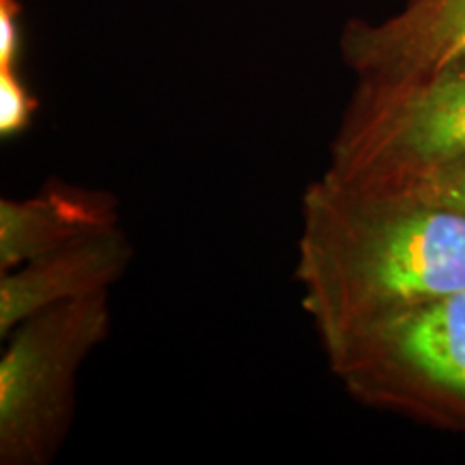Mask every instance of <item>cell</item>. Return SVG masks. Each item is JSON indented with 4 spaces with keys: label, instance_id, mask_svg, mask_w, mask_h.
Segmentation results:
<instances>
[{
    "label": "cell",
    "instance_id": "obj_1",
    "mask_svg": "<svg viewBox=\"0 0 465 465\" xmlns=\"http://www.w3.org/2000/svg\"><path fill=\"white\" fill-rule=\"evenodd\" d=\"M295 278L328 353L383 319L465 291V216L347 190L325 174L300 203Z\"/></svg>",
    "mask_w": 465,
    "mask_h": 465
},
{
    "label": "cell",
    "instance_id": "obj_2",
    "mask_svg": "<svg viewBox=\"0 0 465 465\" xmlns=\"http://www.w3.org/2000/svg\"><path fill=\"white\" fill-rule=\"evenodd\" d=\"M465 160V56L414 78L356 80L323 174L342 188L403 199Z\"/></svg>",
    "mask_w": 465,
    "mask_h": 465
},
{
    "label": "cell",
    "instance_id": "obj_3",
    "mask_svg": "<svg viewBox=\"0 0 465 465\" xmlns=\"http://www.w3.org/2000/svg\"><path fill=\"white\" fill-rule=\"evenodd\" d=\"M325 358L360 403L465 438V291L383 319Z\"/></svg>",
    "mask_w": 465,
    "mask_h": 465
},
{
    "label": "cell",
    "instance_id": "obj_4",
    "mask_svg": "<svg viewBox=\"0 0 465 465\" xmlns=\"http://www.w3.org/2000/svg\"><path fill=\"white\" fill-rule=\"evenodd\" d=\"M110 328L108 291L69 300L11 330L0 360V461L42 465L72 418L78 369Z\"/></svg>",
    "mask_w": 465,
    "mask_h": 465
},
{
    "label": "cell",
    "instance_id": "obj_5",
    "mask_svg": "<svg viewBox=\"0 0 465 465\" xmlns=\"http://www.w3.org/2000/svg\"><path fill=\"white\" fill-rule=\"evenodd\" d=\"M339 48L356 80L388 83L431 74L465 56V0H405L380 22L353 17Z\"/></svg>",
    "mask_w": 465,
    "mask_h": 465
},
{
    "label": "cell",
    "instance_id": "obj_6",
    "mask_svg": "<svg viewBox=\"0 0 465 465\" xmlns=\"http://www.w3.org/2000/svg\"><path fill=\"white\" fill-rule=\"evenodd\" d=\"M132 248L119 229L80 237L5 272L0 281V334L63 302L108 291L130 265Z\"/></svg>",
    "mask_w": 465,
    "mask_h": 465
},
{
    "label": "cell",
    "instance_id": "obj_7",
    "mask_svg": "<svg viewBox=\"0 0 465 465\" xmlns=\"http://www.w3.org/2000/svg\"><path fill=\"white\" fill-rule=\"evenodd\" d=\"M116 226L114 199L100 192L48 185L28 201L0 203V267L5 272L39 254Z\"/></svg>",
    "mask_w": 465,
    "mask_h": 465
},
{
    "label": "cell",
    "instance_id": "obj_8",
    "mask_svg": "<svg viewBox=\"0 0 465 465\" xmlns=\"http://www.w3.org/2000/svg\"><path fill=\"white\" fill-rule=\"evenodd\" d=\"M37 110V100L17 78L15 67L0 69V134L3 138L26 130Z\"/></svg>",
    "mask_w": 465,
    "mask_h": 465
},
{
    "label": "cell",
    "instance_id": "obj_9",
    "mask_svg": "<svg viewBox=\"0 0 465 465\" xmlns=\"http://www.w3.org/2000/svg\"><path fill=\"white\" fill-rule=\"evenodd\" d=\"M399 201L427 203V205L446 207L465 216V160L441 168L440 173L431 174L427 182Z\"/></svg>",
    "mask_w": 465,
    "mask_h": 465
},
{
    "label": "cell",
    "instance_id": "obj_10",
    "mask_svg": "<svg viewBox=\"0 0 465 465\" xmlns=\"http://www.w3.org/2000/svg\"><path fill=\"white\" fill-rule=\"evenodd\" d=\"M20 3L0 0V69L15 67L17 48H20Z\"/></svg>",
    "mask_w": 465,
    "mask_h": 465
}]
</instances>
